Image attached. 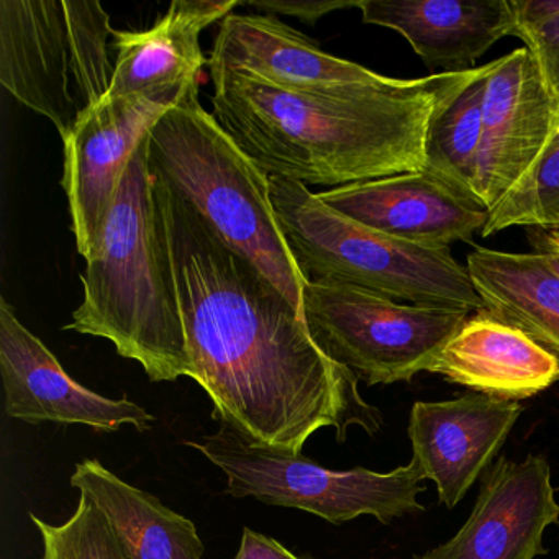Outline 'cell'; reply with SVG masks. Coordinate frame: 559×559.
Here are the masks:
<instances>
[{"label":"cell","mask_w":559,"mask_h":559,"mask_svg":"<svg viewBox=\"0 0 559 559\" xmlns=\"http://www.w3.org/2000/svg\"><path fill=\"white\" fill-rule=\"evenodd\" d=\"M153 176V175H152ZM156 207L171 248L192 376L214 411L253 447L302 454L333 428L381 430L382 414L359 379L330 359L302 313L189 202L153 176Z\"/></svg>","instance_id":"cell-1"},{"label":"cell","mask_w":559,"mask_h":559,"mask_svg":"<svg viewBox=\"0 0 559 559\" xmlns=\"http://www.w3.org/2000/svg\"><path fill=\"white\" fill-rule=\"evenodd\" d=\"M480 73L483 67L418 80L385 76L319 96L211 70L212 116L267 178L345 188L425 171L431 126Z\"/></svg>","instance_id":"cell-2"},{"label":"cell","mask_w":559,"mask_h":559,"mask_svg":"<svg viewBox=\"0 0 559 559\" xmlns=\"http://www.w3.org/2000/svg\"><path fill=\"white\" fill-rule=\"evenodd\" d=\"M84 297L64 330L106 338L153 382L191 378L171 248L156 207L148 136L133 153L103 235L86 258Z\"/></svg>","instance_id":"cell-3"},{"label":"cell","mask_w":559,"mask_h":559,"mask_svg":"<svg viewBox=\"0 0 559 559\" xmlns=\"http://www.w3.org/2000/svg\"><path fill=\"white\" fill-rule=\"evenodd\" d=\"M189 91L148 135V165L302 313L306 281L284 241L270 178Z\"/></svg>","instance_id":"cell-4"},{"label":"cell","mask_w":559,"mask_h":559,"mask_svg":"<svg viewBox=\"0 0 559 559\" xmlns=\"http://www.w3.org/2000/svg\"><path fill=\"white\" fill-rule=\"evenodd\" d=\"M284 241L306 283L359 287L395 302L484 309L450 248L399 240L330 209L300 182L270 178Z\"/></svg>","instance_id":"cell-5"},{"label":"cell","mask_w":559,"mask_h":559,"mask_svg":"<svg viewBox=\"0 0 559 559\" xmlns=\"http://www.w3.org/2000/svg\"><path fill=\"white\" fill-rule=\"evenodd\" d=\"M112 44L97 0H0V83L61 140L109 94Z\"/></svg>","instance_id":"cell-6"},{"label":"cell","mask_w":559,"mask_h":559,"mask_svg":"<svg viewBox=\"0 0 559 559\" xmlns=\"http://www.w3.org/2000/svg\"><path fill=\"white\" fill-rule=\"evenodd\" d=\"M186 444L224 471L227 493L237 499L253 497L266 506L304 510L333 525L361 515L388 525L424 510L418 502L424 474L415 461L389 473L330 469L304 454L253 447L224 424L215 433Z\"/></svg>","instance_id":"cell-7"},{"label":"cell","mask_w":559,"mask_h":559,"mask_svg":"<svg viewBox=\"0 0 559 559\" xmlns=\"http://www.w3.org/2000/svg\"><path fill=\"white\" fill-rule=\"evenodd\" d=\"M469 310L414 306L346 284L306 283L302 317L319 348L368 385L428 371Z\"/></svg>","instance_id":"cell-8"},{"label":"cell","mask_w":559,"mask_h":559,"mask_svg":"<svg viewBox=\"0 0 559 559\" xmlns=\"http://www.w3.org/2000/svg\"><path fill=\"white\" fill-rule=\"evenodd\" d=\"M191 90L106 96L63 140L61 185L70 204L71 230L84 260L103 235L133 153Z\"/></svg>","instance_id":"cell-9"},{"label":"cell","mask_w":559,"mask_h":559,"mask_svg":"<svg viewBox=\"0 0 559 559\" xmlns=\"http://www.w3.org/2000/svg\"><path fill=\"white\" fill-rule=\"evenodd\" d=\"M0 376L9 417L37 425L53 421L119 431H148L156 418L129 397L109 399L74 381L57 356L0 299Z\"/></svg>","instance_id":"cell-10"},{"label":"cell","mask_w":559,"mask_h":559,"mask_svg":"<svg viewBox=\"0 0 559 559\" xmlns=\"http://www.w3.org/2000/svg\"><path fill=\"white\" fill-rule=\"evenodd\" d=\"M548 461L499 457L484 474L476 506L460 532L415 559H535L546 555L543 536L559 522Z\"/></svg>","instance_id":"cell-11"},{"label":"cell","mask_w":559,"mask_h":559,"mask_svg":"<svg viewBox=\"0 0 559 559\" xmlns=\"http://www.w3.org/2000/svg\"><path fill=\"white\" fill-rule=\"evenodd\" d=\"M558 126L555 104L525 47L493 61L484 99L477 195L492 211L532 169Z\"/></svg>","instance_id":"cell-12"},{"label":"cell","mask_w":559,"mask_h":559,"mask_svg":"<svg viewBox=\"0 0 559 559\" xmlns=\"http://www.w3.org/2000/svg\"><path fill=\"white\" fill-rule=\"evenodd\" d=\"M523 407L489 395H461L453 401L415 402L408 437L424 479L433 480L438 499L454 509L489 469Z\"/></svg>","instance_id":"cell-13"},{"label":"cell","mask_w":559,"mask_h":559,"mask_svg":"<svg viewBox=\"0 0 559 559\" xmlns=\"http://www.w3.org/2000/svg\"><path fill=\"white\" fill-rule=\"evenodd\" d=\"M320 201L399 240L450 248L483 231L489 211L428 171L405 173L320 192Z\"/></svg>","instance_id":"cell-14"},{"label":"cell","mask_w":559,"mask_h":559,"mask_svg":"<svg viewBox=\"0 0 559 559\" xmlns=\"http://www.w3.org/2000/svg\"><path fill=\"white\" fill-rule=\"evenodd\" d=\"M209 64L211 70L234 71L281 90L319 96L352 93L385 78L325 53L273 15H227Z\"/></svg>","instance_id":"cell-15"},{"label":"cell","mask_w":559,"mask_h":559,"mask_svg":"<svg viewBox=\"0 0 559 559\" xmlns=\"http://www.w3.org/2000/svg\"><path fill=\"white\" fill-rule=\"evenodd\" d=\"M365 24L391 28L430 70H474L503 37L513 35L510 0H359Z\"/></svg>","instance_id":"cell-16"},{"label":"cell","mask_w":559,"mask_h":559,"mask_svg":"<svg viewBox=\"0 0 559 559\" xmlns=\"http://www.w3.org/2000/svg\"><path fill=\"white\" fill-rule=\"evenodd\" d=\"M428 372L500 401H523L559 381V358L487 309L467 317Z\"/></svg>","instance_id":"cell-17"},{"label":"cell","mask_w":559,"mask_h":559,"mask_svg":"<svg viewBox=\"0 0 559 559\" xmlns=\"http://www.w3.org/2000/svg\"><path fill=\"white\" fill-rule=\"evenodd\" d=\"M238 5L237 0H175L150 31H114L116 71L107 96L201 87L209 63L202 32L234 14Z\"/></svg>","instance_id":"cell-18"},{"label":"cell","mask_w":559,"mask_h":559,"mask_svg":"<svg viewBox=\"0 0 559 559\" xmlns=\"http://www.w3.org/2000/svg\"><path fill=\"white\" fill-rule=\"evenodd\" d=\"M71 486L106 513L127 559H202L204 543L191 520L145 490L136 489L100 461L74 467Z\"/></svg>","instance_id":"cell-19"},{"label":"cell","mask_w":559,"mask_h":559,"mask_svg":"<svg viewBox=\"0 0 559 559\" xmlns=\"http://www.w3.org/2000/svg\"><path fill=\"white\" fill-rule=\"evenodd\" d=\"M466 267L484 309L559 358V274L542 253L479 248Z\"/></svg>","instance_id":"cell-20"},{"label":"cell","mask_w":559,"mask_h":559,"mask_svg":"<svg viewBox=\"0 0 559 559\" xmlns=\"http://www.w3.org/2000/svg\"><path fill=\"white\" fill-rule=\"evenodd\" d=\"M492 70L493 61L484 64L483 73L438 116L425 148V171L438 176L479 204L477 169L483 142L484 99Z\"/></svg>","instance_id":"cell-21"},{"label":"cell","mask_w":559,"mask_h":559,"mask_svg":"<svg viewBox=\"0 0 559 559\" xmlns=\"http://www.w3.org/2000/svg\"><path fill=\"white\" fill-rule=\"evenodd\" d=\"M512 227L559 230V123L522 181L489 212L483 237Z\"/></svg>","instance_id":"cell-22"},{"label":"cell","mask_w":559,"mask_h":559,"mask_svg":"<svg viewBox=\"0 0 559 559\" xmlns=\"http://www.w3.org/2000/svg\"><path fill=\"white\" fill-rule=\"evenodd\" d=\"M31 519L44 543L41 559H127L106 513L86 493L63 525H51L34 513Z\"/></svg>","instance_id":"cell-23"},{"label":"cell","mask_w":559,"mask_h":559,"mask_svg":"<svg viewBox=\"0 0 559 559\" xmlns=\"http://www.w3.org/2000/svg\"><path fill=\"white\" fill-rule=\"evenodd\" d=\"M519 37L532 53L559 123V0H510Z\"/></svg>","instance_id":"cell-24"},{"label":"cell","mask_w":559,"mask_h":559,"mask_svg":"<svg viewBox=\"0 0 559 559\" xmlns=\"http://www.w3.org/2000/svg\"><path fill=\"white\" fill-rule=\"evenodd\" d=\"M359 0H323V2H287V0H253L248 4L266 14L290 15V17L302 19V21L313 22L322 19L340 9L358 8Z\"/></svg>","instance_id":"cell-25"},{"label":"cell","mask_w":559,"mask_h":559,"mask_svg":"<svg viewBox=\"0 0 559 559\" xmlns=\"http://www.w3.org/2000/svg\"><path fill=\"white\" fill-rule=\"evenodd\" d=\"M234 559H312L310 556L294 555L277 539L254 530L245 528L241 535L240 549Z\"/></svg>","instance_id":"cell-26"},{"label":"cell","mask_w":559,"mask_h":559,"mask_svg":"<svg viewBox=\"0 0 559 559\" xmlns=\"http://www.w3.org/2000/svg\"><path fill=\"white\" fill-rule=\"evenodd\" d=\"M530 243L535 248L536 253L551 264L552 270L559 274V230H543V228H528L526 230Z\"/></svg>","instance_id":"cell-27"}]
</instances>
